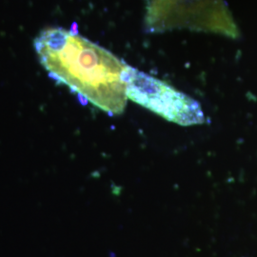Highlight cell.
<instances>
[{
	"label": "cell",
	"mask_w": 257,
	"mask_h": 257,
	"mask_svg": "<svg viewBox=\"0 0 257 257\" xmlns=\"http://www.w3.org/2000/svg\"><path fill=\"white\" fill-rule=\"evenodd\" d=\"M34 47L49 75L85 104L91 103L110 115L124 111L128 65L118 57L63 28L40 32Z\"/></svg>",
	"instance_id": "obj_1"
},
{
	"label": "cell",
	"mask_w": 257,
	"mask_h": 257,
	"mask_svg": "<svg viewBox=\"0 0 257 257\" xmlns=\"http://www.w3.org/2000/svg\"><path fill=\"white\" fill-rule=\"evenodd\" d=\"M144 25L149 34L189 30L232 39L240 36L225 0H147Z\"/></svg>",
	"instance_id": "obj_2"
},
{
	"label": "cell",
	"mask_w": 257,
	"mask_h": 257,
	"mask_svg": "<svg viewBox=\"0 0 257 257\" xmlns=\"http://www.w3.org/2000/svg\"><path fill=\"white\" fill-rule=\"evenodd\" d=\"M127 97L166 120L182 126L205 122L200 104L169 84L128 66L126 71Z\"/></svg>",
	"instance_id": "obj_3"
}]
</instances>
